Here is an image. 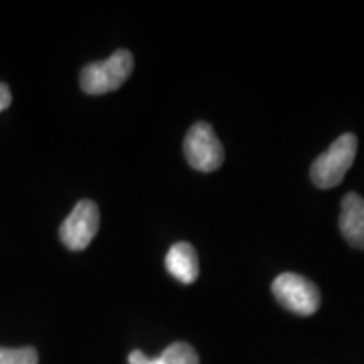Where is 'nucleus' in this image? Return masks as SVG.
<instances>
[{
	"mask_svg": "<svg viewBox=\"0 0 364 364\" xmlns=\"http://www.w3.org/2000/svg\"><path fill=\"white\" fill-rule=\"evenodd\" d=\"M358 152V139L354 134H344L332 142L322 156L314 161L311 179L317 188L331 189L341 184L351 169Z\"/></svg>",
	"mask_w": 364,
	"mask_h": 364,
	"instance_id": "f257e3e1",
	"label": "nucleus"
},
{
	"mask_svg": "<svg viewBox=\"0 0 364 364\" xmlns=\"http://www.w3.org/2000/svg\"><path fill=\"white\" fill-rule=\"evenodd\" d=\"M134 70V56L127 49H118L105 61L85 66L80 76L81 90L88 95H105L120 88Z\"/></svg>",
	"mask_w": 364,
	"mask_h": 364,
	"instance_id": "f03ea898",
	"label": "nucleus"
},
{
	"mask_svg": "<svg viewBox=\"0 0 364 364\" xmlns=\"http://www.w3.org/2000/svg\"><path fill=\"white\" fill-rule=\"evenodd\" d=\"M272 290L282 306L297 316H312L321 307L318 289L299 273H282L273 280Z\"/></svg>",
	"mask_w": 364,
	"mask_h": 364,
	"instance_id": "7ed1b4c3",
	"label": "nucleus"
},
{
	"mask_svg": "<svg viewBox=\"0 0 364 364\" xmlns=\"http://www.w3.org/2000/svg\"><path fill=\"white\" fill-rule=\"evenodd\" d=\"M184 154L189 166L199 172L220 169L225 161V150L213 127L198 122L191 127L184 140Z\"/></svg>",
	"mask_w": 364,
	"mask_h": 364,
	"instance_id": "20e7f679",
	"label": "nucleus"
},
{
	"mask_svg": "<svg viewBox=\"0 0 364 364\" xmlns=\"http://www.w3.org/2000/svg\"><path fill=\"white\" fill-rule=\"evenodd\" d=\"M100 228L98 206L90 199H83L76 204L70 216L59 228V238L68 250L81 252L93 241Z\"/></svg>",
	"mask_w": 364,
	"mask_h": 364,
	"instance_id": "39448f33",
	"label": "nucleus"
},
{
	"mask_svg": "<svg viewBox=\"0 0 364 364\" xmlns=\"http://www.w3.org/2000/svg\"><path fill=\"white\" fill-rule=\"evenodd\" d=\"M339 228L344 240L353 248L364 250V199L356 193H348L341 203Z\"/></svg>",
	"mask_w": 364,
	"mask_h": 364,
	"instance_id": "423d86ee",
	"label": "nucleus"
},
{
	"mask_svg": "<svg viewBox=\"0 0 364 364\" xmlns=\"http://www.w3.org/2000/svg\"><path fill=\"white\" fill-rule=\"evenodd\" d=\"M166 268L181 284H194L199 277V258L193 245L186 241L172 245L166 257Z\"/></svg>",
	"mask_w": 364,
	"mask_h": 364,
	"instance_id": "0eeeda50",
	"label": "nucleus"
},
{
	"mask_svg": "<svg viewBox=\"0 0 364 364\" xmlns=\"http://www.w3.org/2000/svg\"><path fill=\"white\" fill-rule=\"evenodd\" d=\"M130 364H199V356L188 343H174L162 351L161 356L149 358L135 349L129 354Z\"/></svg>",
	"mask_w": 364,
	"mask_h": 364,
	"instance_id": "6e6552de",
	"label": "nucleus"
},
{
	"mask_svg": "<svg viewBox=\"0 0 364 364\" xmlns=\"http://www.w3.org/2000/svg\"><path fill=\"white\" fill-rule=\"evenodd\" d=\"M0 364H39V354L34 348H0Z\"/></svg>",
	"mask_w": 364,
	"mask_h": 364,
	"instance_id": "1a4fd4ad",
	"label": "nucleus"
},
{
	"mask_svg": "<svg viewBox=\"0 0 364 364\" xmlns=\"http://www.w3.org/2000/svg\"><path fill=\"white\" fill-rule=\"evenodd\" d=\"M12 102V95L11 90L6 83H0V112H4L6 108H9V105Z\"/></svg>",
	"mask_w": 364,
	"mask_h": 364,
	"instance_id": "9d476101",
	"label": "nucleus"
}]
</instances>
